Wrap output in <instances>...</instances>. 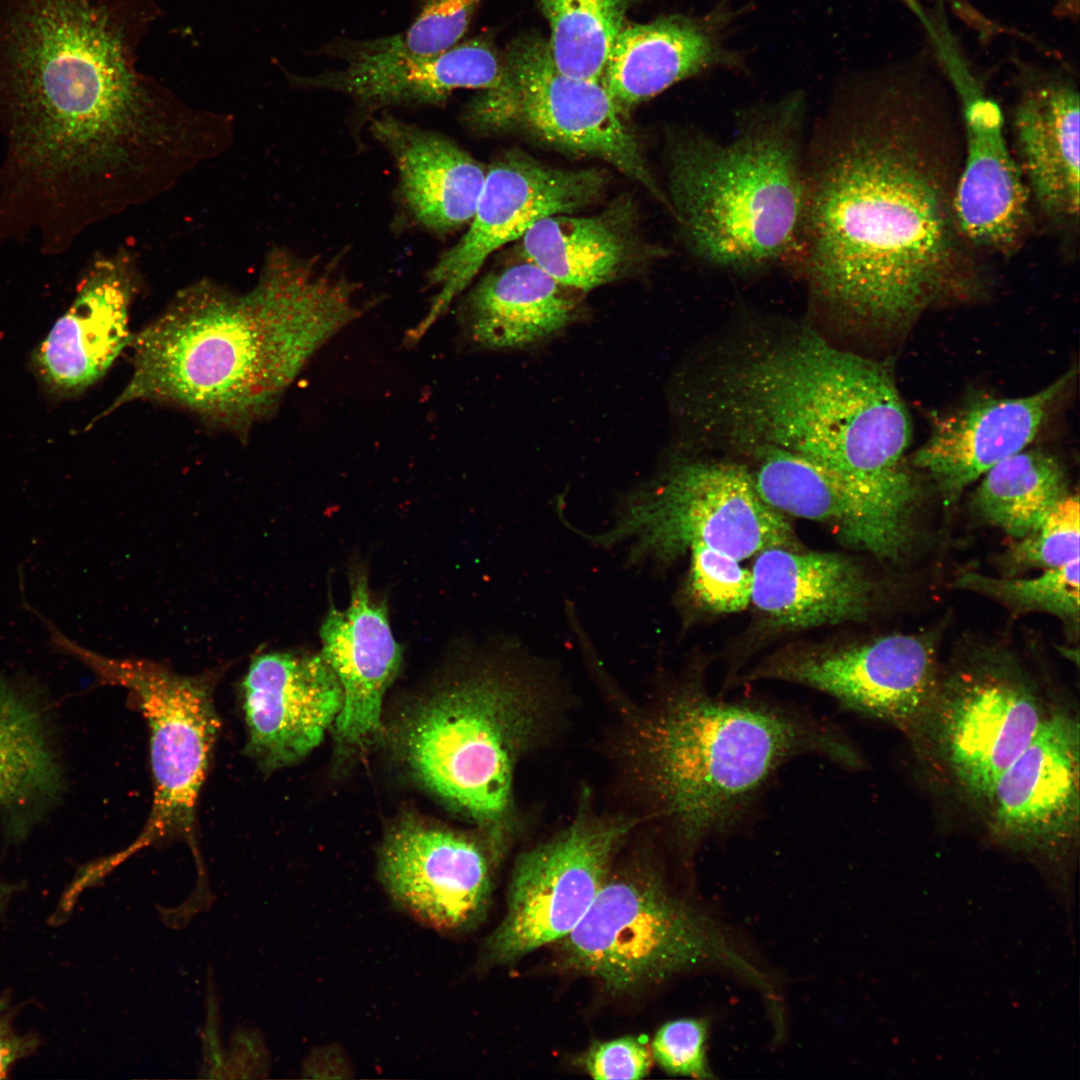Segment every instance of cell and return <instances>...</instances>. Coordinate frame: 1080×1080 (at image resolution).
I'll return each instance as SVG.
<instances>
[{
	"instance_id": "cell-29",
	"label": "cell",
	"mask_w": 1080,
	"mask_h": 1080,
	"mask_svg": "<svg viewBox=\"0 0 1080 1080\" xmlns=\"http://www.w3.org/2000/svg\"><path fill=\"white\" fill-rule=\"evenodd\" d=\"M567 287L524 260L484 276L468 293L460 321L466 336L490 350L522 349L563 330L576 302Z\"/></svg>"
},
{
	"instance_id": "cell-8",
	"label": "cell",
	"mask_w": 1080,
	"mask_h": 1080,
	"mask_svg": "<svg viewBox=\"0 0 1080 1080\" xmlns=\"http://www.w3.org/2000/svg\"><path fill=\"white\" fill-rule=\"evenodd\" d=\"M557 943L566 968L616 995L709 969L739 977L768 1004L779 1002L769 973L735 935L648 864L610 871L585 915Z\"/></svg>"
},
{
	"instance_id": "cell-21",
	"label": "cell",
	"mask_w": 1080,
	"mask_h": 1080,
	"mask_svg": "<svg viewBox=\"0 0 1080 1080\" xmlns=\"http://www.w3.org/2000/svg\"><path fill=\"white\" fill-rule=\"evenodd\" d=\"M1078 721L1047 715L1024 751L1001 774L987 803L998 834L1030 845H1053L1078 832Z\"/></svg>"
},
{
	"instance_id": "cell-40",
	"label": "cell",
	"mask_w": 1080,
	"mask_h": 1080,
	"mask_svg": "<svg viewBox=\"0 0 1080 1080\" xmlns=\"http://www.w3.org/2000/svg\"><path fill=\"white\" fill-rule=\"evenodd\" d=\"M306 1077L346 1078L351 1068L343 1052L336 1047H322L313 1052L304 1066Z\"/></svg>"
},
{
	"instance_id": "cell-28",
	"label": "cell",
	"mask_w": 1080,
	"mask_h": 1080,
	"mask_svg": "<svg viewBox=\"0 0 1080 1080\" xmlns=\"http://www.w3.org/2000/svg\"><path fill=\"white\" fill-rule=\"evenodd\" d=\"M120 264L97 265L43 341L38 362L57 388L76 391L93 384L130 343L129 307L136 278Z\"/></svg>"
},
{
	"instance_id": "cell-35",
	"label": "cell",
	"mask_w": 1080,
	"mask_h": 1080,
	"mask_svg": "<svg viewBox=\"0 0 1080 1080\" xmlns=\"http://www.w3.org/2000/svg\"><path fill=\"white\" fill-rule=\"evenodd\" d=\"M1080 504L1070 494L1034 530L1014 540L1002 556L1007 573L1065 566L1079 559Z\"/></svg>"
},
{
	"instance_id": "cell-43",
	"label": "cell",
	"mask_w": 1080,
	"mask_h": 1080,
	"mask_svg": "<svg viewBox=\"0 0 1080 1080\" xmlns=\"http://www.w3.org/2000/svg\"><path fill=\"white\" fill-rule=\"evenodd\" d=\"M3 1008H4V1001L0 1000V1012L3 1010Z\"/></svg>"
},
{
	"instance_id": "cell-37",
	"label": "cell",
	"mask_w": 1080,
	"mask_h": 1080,
	"mask_svg": "<svg viewBox=\"0 0 1080 1080\" xmlns=\"http://www.w3.org/2000/svg\"><path fill=\"white\" fill-rule=\"evenodd\" d=\"M483 0H419L409 27L397 33L403 46L418 55L445 52L462 42Z\"/></svg>"
},
{
	"instance_id": "cell-9",
	"label": "cell",
	"mask_w": 1080,
	"mask_h": 1080,
	"mask_svg": "<svg viewBox=\"0 0 1080 1080\" xmlns=\"http://www.w3.org/2000/svg\"><path fill=\"white\" fill-rule=\"evenodd\" d=\"M625 544L634 567L664 569L698 544L741 561L763 550L800 549L786 515L758 493L745 464L685 460L668 466L618 503L608 530L587 536Z\"/></svg>"
},
{
	"instance_id": "cell-17",
	"label": "cell",
	"mask_w": 1080,
	"mask_h": 1080,
	"mask_svg": "<svg viewBox=\"0 0 1080 1080\" xmlns=\"http://www.w3.org/2000/svg\"><path fill=\"white\" fill-rule=\"evenodd\" d=\"M743 448L758 493L782 514L825 524L848 547L880 560L894 562L911 548L914 517L875 486L784 449Z\"/></svg>"
},
{
	"instance_id": "cell-23",
	"label": "cell",
	"mask_w": 1080,
	"mask_h": 1080,
	"mask_svg": "<svg viewBox=\"0 0 1080 1080\" xmlns=\"http://www.w3.org/2000/svg\"><path fill=\"white\" fill-rule=\"evenodd\" d=\"M737 17L738 9L725 0L703 15H669L625 26L601 83L623 112L686 78L715 68H742V56L725 45Z\"/></svg>"
},
{
	"instance_id": "cell-42",
	"label": "cell",
	"mask_w": 1080,
	"mask_h": 1080,
	"mask_svg": "<svg viewBox=\"0 0 1080 1080\" xmlns=\"http://www.w3.org/2000/svg\"><path fill=\"white\" fill-rule=\"evenodd\" d=\"M14 892V886L9 885L3 881H0V910H2L8 901L12 897Z\"/></svg>"
},
{
	"instance_id": "cell-34",
	"label": "cell",
	"mask_w": 1080,
	"mask_h": 1080,
	"mask_svg": "<svg viewBox=\"0 0 1080 1080\" xmlns=\"http://www.w3.org/2000/svg\"><path fill=\"white\" fill-rule=\"evenodd\" d=\"M953 586L995 600L1015 613L1044 612L1078 627L1079 559L1030 578L991 577L968 571Z\"/></svg>"
},
{
	"instance_id": "cell-31",
	"label": "cell",
	"mask_w": 1080,
	"mask_h": 1080,
	"mask_svg": "<svg viewBox=\"0 0 1080 1080\" xmlns=\"http://www.w3.org/2000/svg\"><path fill=\"white\" fill-rule=\"evenodd\" d=\"M61 770L42 713L0 674V814L29 816L56 800Z\"/></svg>"
},
{
	"instance_id": "cell-6",
	"label": "cell",
	"mask_w": 1080,
	"mask_h": 1080,
	"mask_svg": "<svg viewBox=\"0 0 1080 1080\" xmlns=\"http://www.w3.org/2000/svg\"><path fill=\"white\" fill-rule=\"evenodd\" d=\"M805 108L797 91L746 112L727 141L696 130L673 137L667 199L694 256L736 272L799 257Z\"/></svg>"
},
{
	"instance_id": "cell-30",
	"label": "cell",
	"mask_w": 1080,
	"mask_h": 1080,
	"mask_svg": "<svg viewBox=\"0 0 1080 1080\" xmlns=\"http://www.w3.org/2000/svg\"><path fill=\"white\" fill-rule=\"evenodd\" d=\"M555 214L539 220L520 239L527 260L569 289L587 291L624 272L636 256L629 207L592 216Z\"/></svg>"
},
{
	"instance_id": "cell-5",
	"label": "cell",
	"mask_w": 1080,
	"mask_h": 1080,
	"mask_svg": "<svg viewBox=\"0 0 1080 1080\" xmlns=\"http://www.w3.org/2000/svg\"><path fill=\"white\" fill-rule=\"evenodd\" d=\"M626 745L652 814L687 860L741 827L791 760L861 764L832 720L799 705L713 695L697 678L663 691Z\"/></svg>"
},
{
	"instance_id": "cell-27",
	"label": "cell",
	"mask_w": 1080,
	"mask_h": 1080,
	"mask_svg": "<svg viewBox=\"0 0 1080 1080\" xmlns=\"http://www.w3.org/2000/svg\"><path fill=\"white\" fill-rule=\"evenodd\" d=\"M369 128L390 153L401 198L419 224L448 233L470 223L486 178L479 161L448 137L390 114Z\"/></svg>"
},
{
	"instance_id": "cell-11",
	"label": "cell",
	"mask_w": 1080,
	"mask_h": 1080,
	"mask_svg": "<svg viewBox=\"0 0 1080 1080\" xmlns=\"http://www.w3.org/2000/svg\"><path fill=\"white\" fill-rule=\"evenodd\" d=\"M632 818L584 810L551 839L520 855L506 913L486 943L488 960L511 964L567 936L606 881Z\"/></svg>"
},
{
	"instance_id": "cell-10",
	"label": "cell",
	"mask_w": 1080,
	"mask_h": 1080,
	"mask_svg": "<svg viewBox=\"0 0 1080 1080\" xmlns=\"http://www.w3.org/2000/svg\"><path fill=\"white\" fill-rule=\"evenodd\" d=\"M498 83L465 106L464 122L478 132L519 128L555 148L600 158L642 184L669 208L623 112L601 82L558 69L548 41L521 37L502 56Z\"/></svg>"
},
{
	"instance_id": "cell-18",
	"label": "cell",
	"mask_w": 1080,
	"mask_h": 1080,
	"mask_svg": "<svg viewBox=\"0 0 1080 1080\" xmlns=\"http://www.w3.org/2000/svg\"><path fill=\"white\" fill-rule=\"evenodd\" d=\"M496 863L490 846L471 836L406 821L384 841L379 876L402 909L439 932L456 934L486 914Z\"/></svg>"
},
{
	"instance_id": "cell-25",
	"label": "cell",
	"mask_w": 1080,
	"mask_h": 1080,
	"mask_svg": "<svg viewBox=\"0 0 1080 1080\" xmlns=\"http://www.w3.org/2000/svg\"><path fill=\"white\" fill-rule=\"evenodd\" d=\"M1079 105L1071 78L1022 72L1013 112L1016 161L1040 209L1067 228L1079 219Z\"/></svg>"
},
{
	"instance_id": "cell-12",
	"label": "cell",
	"mask_w": 1080,
	"mask_h": 1080,
	"mask_svg": "<svg viewBox=\"0 0 1080 1080\" xmlns=\"http://www.w3.org/2000/svg\"><path fill=\"white\" fill-rule=\"evenodd\" d=\"M84 661L103 680L130 690L149 727L152 807L128 854L169 837L193 841L196 806L219 730L210 687L152 665L90 652Z\"/></svg>"
},
{
	"instance_id": "cell-20",
	"label": "cell",
	"mask_w": 1080,
	"mask_h": 1080,
	"mask_svg": "<svg viewBox=\"0 0 1080 1080\" xmlns=\"http://www.w3.org/2000/svg\"><path fill=\"white\" fill-rule=\"evenodd\" d=\"M952 82L964 127L953 199L956 225L969 244L1009 253L1026 230L1030 193L1009 151L998 105L967 76L952 75Z\"/></svg>"
},
{
	"instance_id": "cell-1",
	"label": "cell",
	"mask_w": 1080,
	"mask_h": 1080,
	"mask_svg": "<svg viewBox=\"0 0 1080 1080\" xmlns=\"http://www.w3.org/2000/svg\"><path fill=\"white\" fill-rule=\"evenodd\" d=\"M942 93L918 64L854 81L805 155L798 258L814 296L852 319L903 325L966 265L953 208L962 159Z\"/></svg>"
},
{
	"instance_id": "cell-19",
	"label": "cell",
	"mask_w": 1080,
	"mask_h": 1080,
	"mask_svg": "<svg viewBox=\"0 0 1080 1080\" xmlns=\"http://www.w3.org/2000/svg\"><path fill=\"white\" fill-rule=\"evenodd\" d=\"M247 752L267 771L302 759L323 740L339 714L340 682L319 655L266 653L241 683Z\"/></svg>"
},
{
	"instance_id": "cell-22",
	"label": "cell",
	"mask_w": 1080,
	"mask_h": 1080,
	"mask_svg": "<svg viewBox=\"0 0 1080 1080\" xmlns=\"http://www.w3.org/2000/svg\"><path fill=\"white\" fill-rule=\"evenodd\" d=\"M1072 376L1069 371L1027 396L977 398L935 416L927 440L913 454L914 466L951 504L992 467L1030 445Z\"/></svg>"
},
{
	"instance_id": "cell-14",
	"label": "cell",
	"mask_w": 1080,
	"mask_h": 1080,
	"mask_svg": "<svg viewBox=\"0 0 1080 1080\" xmlns=\"http://www.w3.org/2000/svg\"><path fill=\"white\" fill-rule=\"evenodd\" d=\"M747 679L806 686L845 709L895 724L926 716L939 690L933 640L920 634L785 650L758 664Z\"/></svg>"
},
{
	"instance_id": "cell-32",
	"label": "cell",
	"mask_w": 1080,
	"mask_h": 1080,
	"mask_svg": "<svg viewBox=\"0 0 1080 1080\" xmlns=\"http://www.w3.org/2000/svg\"><path fill=\"white\" fill-rule=\"evenodd\" d=\"M972 507L984 523L1018 540L1070 494L1062 464L1048 452L1022 450L992 467L981 478Z\"/></svg>"
},
{
	"instance_id": "cell-26",
	"label": "cell",
	"mask_w": 1080,
	"mask_h": 1080,
	"mask_svg": "<svg viewBox=\"0 0 1080 1080\" xmlns=\"http://www.w3.org/2000/svg\"><path fill=\"white\" fill-rule=\"evenodd\" d=\"M751 602L776 628L802 630L860 621L873 585L852 558L774 547L756 555Z\"/></svg>"
},
{
	"instance_id": "cell-36",
	"label": "cell",
	"mask_w": 1080,
	"mask_h": 1080,
	"mask_svg": "<svg viewBox=\"0 0 1080 1080\" xmlns=\"http://www.w3.org/2000/svg\"><path fill=\"white\" fill-rule=\"evenodd\" d=\"M687 579L689 594L702 607L715 613H735L751 602L752 573L739 560L705 545L689 550Z\"/></svg>"
},
{
	"instance_id": "cell-4",
	"label": "cell",
	"mask_w": 1080,
	"mask_h": 1080,
	"mask_svg": "<svg viewBox=\"0 0 1080 1080\" xmlns=\"http://www.w3.org/2000/svg\"><path fill=\"white\" fill-rule=\"evenodd\" d=\"M706 392L704 416L742 447L784 449L919 501L906 459L910 416L880 363L801 329L754 343L721 366Z\"/></svg>"
},
{
	"instance_id": "cell-24",
	"label": "cell",
	"mask_w": 1080,
	"mask_h": 1080,
	"mask_svg": "<svg viewBox=\"0 0 1080 1080\" xmlns=\"http://www.w3.org/2000/svg\"><path fill=\"white\" fill-rule=\"evenodd\" d=\"M320 637L321 655L343 693L334 722L336 737L346 745H360L379 730L383 698L402 661L386 602L372 598L362 569L350 575L349 605L345 610L330 608Z\"/></svg>"
},
{
	"instance_id": "cell-2",
	"label": "cell",
	"mask_w": 1080,
	"mask_h": 1080,
	"mask_svg": "<svg viewBox=\"0 0 1080 1080\" xmlns=\"http://www.w3.org/2000/svg\"><path fill=\"white\" fill-rule=\"evenodd\" d=\"M369 304L330 264L277 251L248 293L198 283L132 336L131 376L112 408L165 403L245 434Z\"/></svg>"
},
{
	"instance_id": "cell-33",
	"label": "cell",
	"mask_w": 1080,
	"mask_h": 1080,
	"mask_svg": "<svg viewBox=\"0 0 1080 1080\" xmlns=\"http://www.w3.org/2000/svg\"><path fill=\"white\" fill-rule=\"evenodd\" d=\"M550 26L549 49L566 75L601 82L625 25L627 0H538Z\"/></svg>"
},
{
	"instance_id": "cell-7",
	"label": "cell",
	"mask_w": 1080,
	"mask_h": 1080,
	"mask_svg": "<svg viewBox=\"0 0 1080 1080\" xmlns=\"http://www.w3.org/2000/svg\"><path fill=\"white\" fill-rule=\"evenodd\" d=\"M553 680L543 659L502 637L402 729L410 770L486 831L498 860L515 829L514 771L546 733Z\"/></svg>"
},
{
	"instance_id": "cell-13",
	"label": "cell",
	"mask_w": 1080,
	"mask_h": 1080,
	"mask_svg": "<svg viewBox=\"0 0 1080 1080\" xmlns=\"http://www.w3.org/2000/svg\"><path fill=\"white\" fill-rule=\"evenodd\" d=\"M604 186L596 170H567L509 152L486 170L475 213L466 233L443 253L427 275L433 295L424 317L411 328L414 344L442 317L475 278L486 259L521 239L539 220L573 213L592 203Z\"/></svg>"
},
{
	"instance_id": "cell-38",
	"label": "cell",
	"mask_w": 1080,
	"mask_h": 1080,
	"mask_svg": "<svg viewBox=\"0 0 1080 1080\" xmlns=\"http://www.w3.org/2000/svg\"><path fill=\"white\" fill-rule=\"evenodd\" d=\"M709 1022L705 1018H679L663 1024L655 1034L651 1054L671 1075L697 1079L714 1077L707 1056Z\"/></svg>"
},
{
	"instance_id": "cell-39",
	"label": "cell",
	"mask_w": 1080,
	"mask_h": 1080,
	"mask_svg": "<svg viewBox=\"0 0 1080 1080\" xmlns=\"http://www.w3.org/2000/svg\"><path fill=\"white\" fill-rule=\"evenodd\" d=\"M584 1069L594 1079H642L652 1065V1054L635 1037L597 1043L586 1053Z\"/></svg>"
},
{
	"instance_id": "cell-16",
	"label": "cell",
	"mask_w": 1080,
	"mask_h": 1080,
	"mask_svg": "<svg viewBox=\"0 0 1080 1080\" xmlns=\"http://www.w3.org/2000/svg\"><path fill=\"white\" fill-rule=\"evenodd\" d=\"M938 694L939 747L960 787L987 805L1001 774L1033 740L1047 714L1031 687L1000 666L955 676Z\"/></svg>"
},
{
	"instance_id": "cell-41",
	"label": "cell",
	"mask_w": 1080,
	"mask_h": 1080,
	"mask_svg": "<svg viewBox=\"0 0 1080 1080\" xmlns=\"http://www.w3.org/2000/svg\"><path fill=\"white\" fill-rule=\"evenodd\" d=\"M36 1039L16 1034L0 1021V1079L6 1078L11 1066L36 1047Z\"/></svg>"
},
{
	"instance_id": "cell-3",
	"label": "cell",
	"mask_w": 1080,
	"mask_h": 1080,
	"mask_svg": "<svg viewBox=\"0 0 1080 1080\" xmlns=\"http://www.w3.org/2000/svg\"><path fill=\"white\" fill-rule=\"evenodd\" d=\"M156 0H0V113L47 180L101 173L147 135L164 88L137 70Z\"/></svg>"
},
{
	"instance_id": "cell-15",
	"label": "cell",
	"mask_w": 1080,
	"mask_h": 1080,
	"mask_svg": "<svg viewBox=\"0 0 1080 1080\" xmlns=\"http://www.w3.org/2000/svg\"><path fill=\"white\" fill-rule=\"evenodd\" d=\"M320 54L343 65L310 76L287 73L297 88L343 94L373 112L395 106L441 105L459 89L483 90L502 75V56L488 36L462 41L434 55L407 50L397 34L368 39H336Z\"/></svg>"
}]
</instances>
